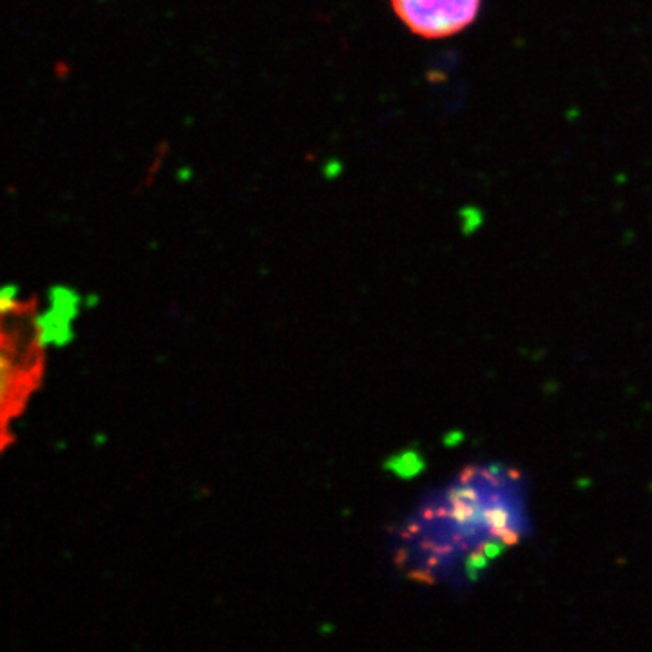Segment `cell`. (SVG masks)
I'll return each instance as SVG.
<instances>
[{"label":"cell","mask_w":652,"mask_h":652,"mask_svg":"<svg viewBox=\"0 0 652 652\" xmlns=\"http://www.w3.org/2000/svg\"><path fill=\"white\" fill-rule=\"evenodd\" d=\"M524 531L520 477L509 470L470 468L404 520L395 560L422 582L448 580L482 566Z\"/></svg>","instance_id":"obj_1"},{"label":"cell","mask_w":652,"mask_h":652,"mask_svg":"<svg viewBox=\"0 0 652 652\" xmlns=\"http://www.w3.org/2000/svg\"><path fill=\"white\" fill-rule=\"evenodd\" d=\"M49 341V314L39 299L0 288V457L15 441V422L42 386Z\"/></svg>","instance_id":"obj_2"},{"label":"cell","mask_w":652,"mask_h":652,"mask_svg":"<svg viewBox=\"0 0 652 652\" xmlns=\"http://www.w3.org/2000/svg\"><path fill=\"white\" fill-rule=\"evenodd\" d=\"M484 0H390L397 19L424 40H444L471 28Z\"/></svg>","instance_id":"obj_3"}]
</instances>
